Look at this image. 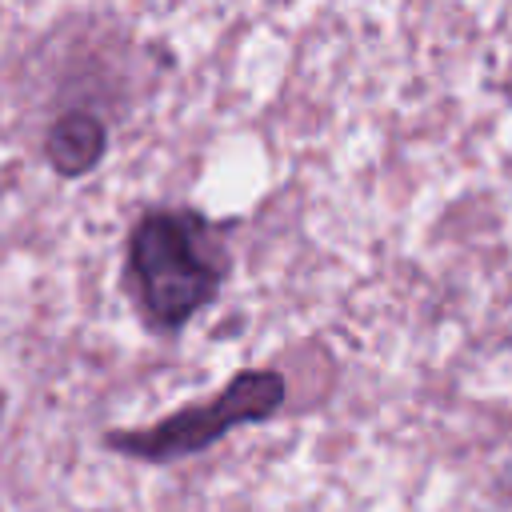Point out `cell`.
<instances>
[{
    "label": "cell",
    "mask_w": 512,
    "mask_h": 512,
    "mask_svg": "<svg viewBox=\"0 0 512 512\" xmlns=\"http://www.w3.org/2000/svg\"><path fill=\"white\" fill-rule=\"evenodd\" d=\"M288 396V380L276 368H244L236 372L212 400L176 408L172 416L148 424V428H116L104 432V444L120 456L144 460V464H172L184 456H196L224 440L228 432L244 424H264L280 412Z\"/></svg>",
    "instance_id": "7a4b0ae2"
},
{
    "label": "cell",
    "mask_w": 512,
    "mask_h": 512,
    "mask_svg": "<svg viewBox=\"0 0 512 512\" xmlns=\"http://www.w3.org/2000/svg\"><path fill=\"white\" fill-rule=\"evenodd\" d=\"M128 276L144 316L160 332H180L220 296L228 260H220L212 224L200 212L156 208L144 212L128 236Z\"/></svg>",
    "instance_id": "6da1fadb"
},
{
    "label": "cell",
    "mask_w": 512,
    "mask_h": 512,
    "mask_svg": "<svg viewBox=\"0 0 512 512\" xmlns=\"http://www.w3.org/2000/svg\"><path fill=\"white\" fill-rule=\"evenodd\" d=\"M44 152H48V164H52L56 176H68V180L88 176L108 152V128L96 112L72 108V112L52 120Z\"/></svg>",
    "instance_id": "3957f363"
}]
</instances>
